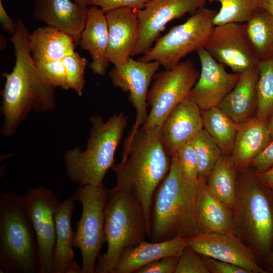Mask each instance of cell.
Listing matches in <instances>:
<instances>
[{"label":"cell","instance_id":"1","mask_svg":"<svg viewBox=\"0 0 273 273\" xmlns=\"http://www.w3.org/2000/svg\"><path fill=\"white\" fill-rule=\"evenodd\" d=\"M10 40L13 44L15 65L12 71L3 73L6 82L2 92L1 112L4 116L1 133L13 135L31 110L38 113L56 107L55 88L47 84L35 68L29 45V31L22 20L15 22Z\"/></svg>","mask_w":273,"mask_h":273},{"label":"cell","instance_id":"2","mask_svg":"<svg viewBox=\"0 0 273 273\" xmlns=\"http://www.w3.org/2000/svg\"><path fill=\"white\" fill-rule=\"evenodd\" d=\"M160 128L146 131L140 128L133 136H127L121 162L111 167L116 178L113 188L137 199L144 209L148 231L154 193L167 175L172 162V156L161 142Z\"/></svg>","mask_w":273,"mask_h":273},{"label":"cell","instance_id":"3","mask_svg":"<svg viewBox=\"0 0 273 273\" xmlns=\"http://www.w3.org/2000/svg\"><path fill=\"white\" fill-rule=\"evenodd\" d=\"M197 183L185 178L174 153L170 170L152 200L147 235L150 242L187 238L201 233L196 211Z\"/></svg>","mask_w":273,"mask_h":273},{"label":"cell","instance_id":"4","mask_svg":"<svg viewBox=\"0 0 273 273\" xmlns=\"http://www.w3.org/2000/svg\"><path fill=\"white\" fill-rule=\"evenodd\" d=\"M232 233L259 262L273 250V190L248 167L238 170Z\"/></svg>","mask_w":273,"mask_h":273},{"label":"cell","instance_id":"5","mask_svg":"<svg viewBox=\"0 0 273 273\" xmlns=\"http://www.w3.org/2000/svg\"><path fill=\"white\" fill-rule=\"evenodd\" d=\"M92 127L87 148L77 147L64 154L67 174L79 186L99 185L114 163V155L127 127L128 116L114 113L104 121L100 116L90 118Z\"/></svg>","mask_w":273,"mask_h":273},{"label":"cell","instance_id":"6","mask_svg":"<svg viewBox=\"0 0 273 273\" xmlns=\"http://www.w3.org/2000/svg\"><path fill=\"white\" fill-rule=\"evenodd\" d=\"M0 269L7 273H40L37 241L22 196H0Z\"/></svg>","mask_w":273,"mask_h":273},{"label":"cell","instance_id":"7","mask_svg":"<svg viewBox=\"0 0 273 273\" xmlns=\"http://www.w3.org/2000/svg\"><path fill=\"white\" fill-rule=\"evenodd\" d=\"M105 234L107 249L98 258L96 273H114L127 248L145 240L148 228L144 209L131 194L112 188L105 207Z\"/></svg>","mask_w":273,"mask_h":273},{"label":"cell","instance_id":"8","mask_svg":"<svg viewBox=\"0 0 273 273\" xmlns=\"http://www.w3.org/2000/svg\"><path fill=\"white\" fill-rule=\"evenodd\" d=\"M217 12L205 7L198 9L183 23L158 38L138 60L157 61L165 69L173 68L189 53L204 48L214 27Z\"/></svg>","mask_w":273,"mask_h":273},{"label":"cell","instance_id":"9","mask_svg":"<svg viewBox=\"0 0 273 273\" xmlns=\"http://www.w3.org/2000/svg\"><path fill=\"white\" fill-rule=\"evenodd\" d=\"M109 190L102 183L79 186L73 192L74 199L82 205L74 243L81 254V273L95 272L96 260L100 255L102 246L106 243L105 207Z\"/></svg>","mask_w":273,"mask_h":273},{"label":"cell","instance_id":"10","mask_svg":"<svg viewBox=\"0 0 273 273\" xmlns=\"http://www.w3.org/2000/svg\"><path fill=\"white\" fill-rule=\"evenodd\" d=\"M199 75L190 59L180 62L171 69L156 73L147 96L151 109L140 129L146 131L161 127L173 108L188 98Z\"/></svg>","mask_w":273,"mask_h":273},{"label":"cell","instance_id":"11","mask_svg":"<svg viewBox=\"0 0 273 273\" xmlns=\"http://www.w3.org/2000/svg\"><path fill=\"white\" fill-rule=\"evenodd\" d=\"M21 196L36 235L40 273H53L55 215L62 202L52 191L42 186L28 190Z\"/></svg>","mask_w":273,"mask_h":273},{"label":"cell","instance_id":"12","mask_svg":"<svg viewBox=\"0 0 273 273\" xmlns=\"http://www.w3.org/2000/svg\"><path fill=\"white\" fill-rule=\"evenodd\" d=\"M207 0H151L136 11L139 37L131 57L143 55L171 20L204 7Z\"/></svg>","mask_w":273,"mask_h":273},{"label":"cell","instance_id":"13","mask_svg":"<svg viewBox=\"0 0 273 273\" xmlns=\"http://www.w3.org/2000/svg\"><path fill=\"white\" fill-rule=\"evenodd\" d=\"M218 62L241 74L258 65L243 23L214 26L204 48Z\"/></svg>","mask_w":273,"mask_h":273},{"label":"cell","instance_id":"14","mask_svg":"<svg viewBox=\"0 0 273 273\" xmlns=\"http://www.w3.org/2000/svg\"><path fill=\"white\" fill-rule=\"evenodd\" d=\"M160 66L157 61L143 62L130 57L125 64L114 66L108 73L115 87L129 93V101L135 109V123L128 136H133L147 118L148 88Z\"/></svg>","mask_w":273,"mask_h":273},{"label":"cell","instance_id":"15","mask_svg":"<svg viewBox=\"0 0 273 273\" xmlns=\"http://www.w3.org/2000/svg\"><path fill=\"white\" fill-rule=\"evenodd\" d=\"M201 255L233 264L248 273H267L253 251L233 233H204L187 238Z\"/></svg>","mask_w":273,"mask_h":273},{"label":"cell","instance_id":"16","mask_svg":"<svg viewBox=\"0 0 273 273\" xmlns=\"http://www.w3.org/2000/svg\"><path fill=\"white\" fill-rule=\"evenodd\" d=\"M201 71L189 98L203 111L218 106L235 87L241 74L230 73L204 48L196 51Z\"/></svg>","mask_w":273,"mask_h":273},{"label":"cell","instance_id":"17","mask_svg":"<svg viewBox=\"0 0 273 273\" xmlns=\"http://www.w3.org/2000/svg\"><path fill=\"white\" fill-rule=\"evenodd\" d=\"M105 15L108 27V59L114 66H119L131 57L139 39L136 11L123 6L111 9Z\"/></svg>","mask_w":273,"mask_h":273},{"label":"cell","instance_id":"18","mask_svg":"<svg viewBox=\"0 0 273 273\" xmlns=\"http://www.w3.org/2000/svg\"><path fill=\"white\" fill-rule=\"evenodd\" d=\"M203 129L202 111L189 98L169 112L160 130L163 146L172 156Z\"/></svg>","mask_w":273,"mask_h":273},{"label":"cell","instance_id":"19","mask_svg":"<svg viewBox=\"0 0 273 273\" xmlns=\"http://www.w3.org/2000/svg\"><path fill=\"white\" fill-rule=\"evenodd\" d=\"M35 5V19L69 35L78 44L87 18L86 6L72 0H36Z\"/></svg>","mask_w":273,"mask_h":273},{"label":"cell","instance_id":"20","mask_svg":"<svg viewBox=\"0 0 273 273\" xmlns=\"http://www.w3.org/2000/svg\"><path fill=\"white\" fill-rule=\"evenodd\" d=\"M75 201L73 196L61 202L55 215L56 238L53 257V273H81L74 260L73 247L75 232L71 219Z\"/></svg>","mask_w":273,"mask_h":273},{"label":"cell","instance_id":"21","mask_svg":"<svg viewBox=\"0 0 273 273\" xmlns=\"http://www.w3.org/2000/svg\"><path fill=\"white\" fill-rule=\"evenodd\" d=\"M258 77V65L241 73L235 87L218 106L237 124L256 115Z\"/></svg>","mask_w":273,"mask_h":273},{"label":"cell","instance_id":"22","mask_svg":"<svg viewBox=\"0 0 273 273\" xmlns=\"http://www.w3.org/2000/svg\"><path fill=\"white\" fill-rule=\"evenodd\" d=\"M187 245V238L180 237L157 242L143 240L123 252L114 273L135 272L142 267L163 258L172 256L179 257Z\"/></svg>","mask_w":273,"mask_h":273},{"label":"cell","instance_id":"23","mask_svg":"<svg viewBox=\"0 0 273 273\" xmlns=\"http://www.w3.org/2000/svg\"><path fill=\"white\" fill-rule=\"evenodd\" d=\"M78 44L87 50L92 59L89 67L98 75L104 76L109 66L107 57L108 27L105 13L98 7L91 6Z\"/></svg>","mask_w":273,"mask_h":273},{"label":"cell","instance_id":"24","mask_svg":"<svg viewBox=\"0 0 273 273\" xmlns=\"http://www.w3.org/2000/svg\"><path fill=\"white\" fill-rule=\"evenodd\" d=\"M271 141L268 121L255 116L238 124L231 154L238 170L247 168L252 160Z\"/></svg>","mask_w":273,"mask_h":273},{"label":"cell","instance_id":"25","mask_svg":"<svg viewBox=\"0 0 273 273\" xmlns=\"http://www.w3.org/2000/svg\"><path fill=\"white\" fill-rule=\"evenodd\" d=\"M196 211L201 232L232 233V210L210 193L205 180H198Z\"/></svg>","mask_w":273,"mask_h":273},{"label":"cell","instance_id":"26","mask_svg":"<svg viewBox=\"0 0 273 273\" xmlns=\"http://www.w3.org/2000/svg\"><path fill=\"white\" fill-rule=\"evenodd\" d=\"M76 44L69 35L48 26L29 34V49L34 61L62 60L75 52Z\"/></svg>","mask_w":273,"mask_h":273},{"label":"cell","instance_id":"27","mask_svg":"<svg viewBox=\"0 0 273 273\" xmlns=\"http://www.w3.org/2000/svg\"><path fill=\"white\" fill-rule=\"evenodd\" d=\"M238 172L231 155L223 154L206 180L210 193L232 210L236 200Z\"/></svg>","mask_w":273,"mask_h":273},{"label":"cell","instance_id":"28","mask_svg":"<svg viewBox=\"0 0 273 273\" xmlns=\"http://www.w3.org/2000/svg\"><path fill=\"white\" fill-rule=\"evenodd\" d=\"M243 24L249 42L258 60L273 58L272 15L259 8Z\"/></svg>","mask_w":273,"mask_h":273},{"label":"cell","instance_id":"29","mask_svg":"<svg viewBox=\"0 0 273 273\" xmlns=\"http://www.w3.org/2000/svg\"><path fill=\"white\" fill-rule=\"evenodd\" d=\"M203 128L221 149L231 155L238 130L235 122L218 106L202 111Z\"/></svg>","mask_w":273,"mask_h":273},{"label":"cell","instance_id":"30","mask_svg":"<svg viewBox=\"0 0 273 273\" xmlns=\"http://www.w3.org/2000/svg\"><path fill=\"white\" fill-rule=\"evenodd\" d=\"M255 117L268 121L273 115V58L259 61Z\"/></svg>","mask_w":273,"mask_h":273},{"label":"cell","instance_id":"31","mask_svg":"<svg viewBox=\"0 0 273 273\" xmlns=\"http://www.w3.org/2000/svg\"><path fill=\"white\" fill-rule=\"evenodd\" d=\"M194 147L198 159V180H206L223 153L204 128L190 141Z\"/></svg>","mask_w":273,"mask_h":273},{"label":"cell","instance_id":"32","mask_svg":"<svg viewBox=\"0 0 273 273\" xmlns=\"http://www.w3.org/2000/svg\"><path fill=\"white\" fill-rule=\"evenodd\" d=\"M217 2L220 8L213 19L214 26L245 23L259 8L260 0H208Z\"/></svg>","mask_w":273,"mask_h":273},{"label":"cell","instance_id":"33","mask_svg":"<svg viewBox=\"0 0 273 273\" xmlns=\"http://www.w3.org/2000/svg\"><path fill=\"white\" fill-rule=\"evenodd\" d=\"M62 61L65 69L69 88L81 96L85 83L84 72L87 60L75 51Z\"/></svg>","mask_w":273,"mask_h":273},{"label":"cell","instance_id":"34","mask_svg":"<svg viewBox=\"0 0 273 273\" xmlns=\"http://www.w3.org/2000/svg\"><path fill=\"white\" fill-rule=\"evenodd\" d=\"M34 64L39 76L47 84L54 88L69 89L62 60L34 61Z\"/></svg>","mask_w":273,"mask_h":273},{"label":"cell","instance_id":"35","mask_svg":"<svg viewBox=\"0 0 273 273\" xmlns=\"http://www.w3.org/2000/svg\"><path fill=\"white\" fill-rule=\"evenodd\" d=\"M176 153L185 178L191 183H197L198 180V159L193 146L189 142L180 147Z\"/></svg>","mask_w":273,"mask_h":273},{"label":"cell","instance_id":"36","mask_svg":"<svg viewBox=\"0 0 273 273\" xmlns=\"http://www.w3.org/2000/svg\"><path fill=\"white\" fill-rule=\"evenodd\" d=\"M175 273H210L202 257L187 245L178 257Z\"/></svg>","mask_w":273,"mask_h":273},{"label":"cell","instance_id":"37","mask_svg":"<svg viewBox=\"0 0 273 273\" xmlns=\"http://www.w3.org/2000/svg\"><path fill=\"white\" fill-rule=\"evenodd\" d=\"M178 256H168L147 265L136 271V273H175Z\"/></svg>","mask_w":273,"mask_h":273},{"label":"cell","instance_id":"38","mask_svg":"<svg viewBox=\"0 0 273 273\" xmlns=\"http://www.w3.org/2000/svg\"><path fill=\"white\" fill-rule=\"evenodd\" d=\"M151 0H85L87 6L100 7L105 13L111 9L120 7H129L138 10L143 9L145 4Z\"/></svg>","mask_w":273,"mask_h":273},{"label":"cell","instance_id":"39","mask_svg":"<svg viewBox=\"0 0 273 273\" xmlns=\"http://www.w3.org/2000/svg\"><path fill=\"white\" fill-rule=\"evenodd\" d=\"M273 166V140L251 162L249 167L256 173L263 172Z\"/></svg>","mask_w":273,"mask_h":273},{"label":"cell","instance_id":"40","mask_svg":"<svg viewBox=\"0 0 273 273\" xmlns=\"http://www.w3.org/2000/svg\"><path fill=\"white\" fill-rule=\"evenodd\" d=\"M201 256L210 273H248L244 269L233 264Z\"/></svg>","mask_w":273,"mask_h":273},{"label":"cell","instance_id":"41","mask_svg":"<svg viewBox=\"0 0 273 273\" xmlns=\"http://www.w3.org/2000/svg\"><path fill=\"white\" fill-rule=\"evenodd\" d=\"M0 23L2 29L12 35L15 29V22L9 17L0 0Z\"/></svg>","mask_w":273,"mask_h":273},{"label":"cell","instance_id":"42","mask_svg":"<svg viewBox=\"0 0 273 273\" xmlns=\"http://www.w3.org/2000/svg\"><path fill=\"white\" fill-rule=\"evenodd\" d=\"M257 174L260 178L273 190V166L267 170Z\"/></svg>","mask_w":273,"mask_h":273},{"label":"cell","instance_id":"43","mask_svg":"<svg viewBox=\"0 0 273 273\" xmlns=\"http://www.w3.org/2000/svg\"><path fill=\"white\" fill-rule=\"evenodd\" d=\"M264 269L268 272H273V250L262 261Z\"/></svg>","mask_w":273,"mask_h":273},{"label":"cell","instance_id":"44","mask_svg":"<svg viewBox=\"0 0 273 273\" xmlns=\"http://www.w3.org/2000/svg\"><path fill=\"white\" fill-rule=\"evenodd\" d=\"M259 8L265 10L273 17V0H260Z\"/></svg>","mask_w":273,"mask_h":273},{"label":"cell","instance_id":"45","mask_svg":"<svg viewBox=\"0 0 273 273\" xmlns=\"http://www.w3.org/2000/svg\"><path fill=\"white\" fill-rule=\"evenodd\" d=\"M268 122L272 141L273 140V115H272L271 118H270V120L268 121Z\"/></svg>","mask_w":273,"mask_h":273},{"label":"cell","instance_id":"46","mask_svg":"<svg viewBox=\"0 0 273 273\" xmlns=\"http://www.w3.org/2000/svg\"><path fill=\"white\" fill-rule=\"evenodd\" d=\"M4 38H5V37H4L3 35H1V39L2 40V41H1V50H3V49H4L5 48V47H6V39H5V40L3 41L4 39Z\"/></svg>","mask_w":273,"mask_h":273},{"label":"cell","instance_id":"47","mask_svg":"<svg viewBox=\"0 0 273 273\" xmlns=\"http://www.w3.org/2000/svg\"><path fill=\"white\" fill-rule=\"evenodd\" d=\"M74 1L77 2V3H78L79 4H80L86 6L85 4V0H74Z\"/></svg>","mask_w":273,"mask_h":273}]
</instances>
